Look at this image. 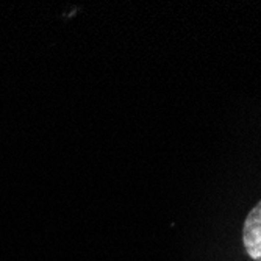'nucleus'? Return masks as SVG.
I'll return each instance as SVG.
<instances>
[{"label":"nucleus","instance_id":"f257e3e1","mask_svg":"<svg viewBox=\"0 0 261 261\" xmlns=\"http://www.w3.org/2000/svg\"><path fill=\"white\" fill-rule=\"evenodd\" d=\"M243 244L253 261H261V200L249 211L244 221Z\"/></svg>","mask_w":261,"mask_h":261}]
</instances>
